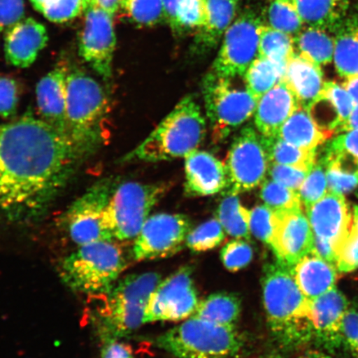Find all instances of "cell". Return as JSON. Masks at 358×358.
<instances>
[{"mask_svg":"<svg viewBox=\"0 0 358 358\" xmlns=\"http://www.w3.org/2000/svg\"><path fill=\"white\" fill-rule=\"evenodd\" d=\"M82 159L69 138L32 114L0 123V216L13 222L41 216Z\"/></svg>","mask_w":358,"mask_h":358,"instance_id":"obj_1","label":"cell"},{"mask_svg":"<svg viewBox=\"0 0 358 358\" xmlns=\"http://www.w3.org/2000/svg\"><path fill=\"white\" fill-rule=\"evenodd\" d=\"M263 303L267 323L280 345L294 348L313 338L310 302L295 281L289 268L268 263L262 276Z\"/></svg>","mask_w":358,"mask_h":358,"instance_id":"obj_2","label":"cell"},{"mask_svg":"<svg viewBox=\"0 0 358 358\" xmlns=\"http://www.w3.org/2000/svg\"><path fill=\"white\" fill-rule=\"evenodd\" d=\"M110 113L105 89L84 71L74 69L67 76V137L83 159L100 149L108 138Z\"/></svg>","mask_w":358,"mask_h":358,"instance_id":"obj_3","label":"cell"},{"mask_svg":"<svg viewBox=\"0 0 358 358\" xmlns=\"http://www.w3.org/2000/svg\"><path fill=\"white\" fill-rule=\"evenodd\" d=\"M207 131L201 107L187 96L178 103L141 144L122 162H159L189 155L198 150Z\"/></svg>","mask_w":358,"mask_h":358,"instance_id":"obj_4","label":"cell"},{"mask_svg":"<svg viewBox=\"0 0 358 358\" xmlns=\"http://www.w3.org/2000/svg\"><path fill=\"white\" fill-rule=\"evenodd\" d=\"M127 268L123 252L113 241L80 245L60 267L64 283L75 292L107 294Z\"/></svg>","mask_w":358,"mask_h":358,"instance_id":"obj_5","label":"cell"},{"mask_svg":"<svg viewBox=\"0 0 358 358\" xmlns=\"http://www.w3.org/2000/svg\"><path fill=\"white\" fill-rule=\"evenodd\" d=\"M160 281L159 273L151 271L129 275L115 283L99 312L102 338L118 339L145 324L148 303Z\"/></svg>","mask_w":358,"mask_h":358,"instance_id":"obj_6","label":"cell"},{"mask_svg":"<svg viewBox=\"0 0 358 358\" xmlns=\"http://www.w3.org/2000/svg\"><path fill=\"white\" fill-rule=\"evenodd\" d=\"M157 345L178 358H226L239 353L243 339L236 328L192 316L156 340Z\"/></svg>","mask_w":358,"mask_h":358,"instance_id":"obj_7","label":"cell"},{"mask_svg":"<svg viewBox=\"0 0 358 358\" xmlns=\"http://www.w3.org/2000/svg\"><path fill=\"white\" fill-rule=\"evenodd\" d=\"M166 187L161 183L136 182L116 186L103 218L105 229L112 240L136 239Z\"/></svg>","mask_w":358,"mask_h":358,"instance_id":"obj_8","label":"cell"},{"mask_svg":"<svg viewBox=\"0 0 358 358\" xmlns=\"http://www.w3.org/2000/svg\"><path fill=\"white\" fill-rule=\"evenodd\" d=\"M232 79L210 73L203 80L206 110L214 140L220 141L252 117L257 101L248 88L235 87Z\"/></svg>","mask_w":358,"mask_h":358,"instance_id":"obj_9","label":"cell"},{"mask_svg":"<svg viewBox=\"0 0 358 358\" xmlns=\"http://www.w3.org/2000/svg\"><path fill=\"white\" fill-rule=\"evenodd\" d=\"M270 164L262 134L250 125L241 129L226 159L229 192L238 194L262 185Z\"/></svg>","mask_w":358,"mask_h":358,"instance_id":"obj_10","label":"cell"},{"mask_svg":"<svg viewBox=\"0 0 358 358\" xmlns=\"http://www.w3.org/2000/svg\"><path fill=\"white\" fill-rule=\"evenodd\" d=\"M306 214L315 236L313 250L335 266L338 248L352 226V213L345 196L329 191L306 209Z\"/></svg>","mask_w":358,"mask_h":358,"instance_id":"obj_11","label":"cell"},{"mask_svg":"<svg viewBox=\"0 0 358 358\" xmlns=\"http://www.w3.org/2000/svg\"><path fill=\"white\" fill-rule=\"evenodd\" d=\"M262 24L252 11H246L237 17L223 36L212 73L225 78L244 77L249 66L259 57Z\"/></svg>","mask_w":358,"mask_h":358,"instance_id":"obj_12","label":"cell"},{"mask_svg":"<svg viewBox=\"0 0 358 358\" xmlns=\"http://www.w3.org/2000/svg\"><path fill=\"white\" fill-rule=\"evenodd\" d=\"M116 186L117 183L113 178L101 179L66 210L64 222L75 243L83 245L113 241L105 229L103 218Z\"/></svg>","mask_w":358,"mask_h":358,"instance_id":"obj_13","label":"cell"},{"mask_svg":"<svg viewBox=\"0 0 358 358\" xmlns=\"http://www.w3.org/2000/svg\"><path fill=\"white\" fill-rule=\"evenodd\" d=\"M192 273L191 267L183 266L160 281L148 303L145 324L179 322L194 315L199 301Z\"/></svg>","mask_w":358,"mask_h":358,"instance_id":"obj_14","label":"cell"},{"mask_svg":"<svg viewBox=\"0 0 358 358\" xmlns=\"http://www.w3.org/2000/svg\"><path fill=\"white\" fill-rule=\"evenodd\" d=\"M191 231V221L183 214L159 213L149 217L134 239L136 262L167 258L181 250Z\"/></svg>","mask_w":358,"mask_h":358,"instance_id":"obj_15","label":"cell"},{"mask_svg":"<svg viewBox=\"0 0 358 358\" xmlns=\"http://www.w3.org/2000/svg\"><path fill=\"white\" fill-rule=\"evenodd\" d=\"M115 48L113 16L96 7L88 6L79 35V55L106 83L113 78Z\"/></svg>","mask_w":358,"mask_h":358,"instance_id":"obj_16","label":"cell"},{"mask_svg":"<svg viewBox=\"0 0 358 358\" xmlns=\"http://www.w3.org/2000/svg\"><path fill=\"white\" fill-rule=\"evenodd\" d=\"M275 227L271 248L277 261L290 270L315 250V236L303 209L275 212Z\"/></svg>","mask_w":358,"mask_h":358,"instance_id":"obj_17","label":"cell"},{"mask_svg":"<svg viewBox=\"0 0 358 358\" xmlns=\"http://www.w3.org/2000/svg\"><path fill=\"white\" fill-rule=\"evenodd\" d=\"M349 303L345 295L336 287L310 302L313 338L331 353L345 346L343 322Z\"/></svg>","mask_w":358,"mask_h":358,"instance_id":"obj_18","label":"cell"},{"mask_svg":"<svg viewBox=\"0 0 358 358\" xmlns=\"http://www.w3.org/2000/svg\"><path fill=\"white\" fill-rule=\"evenodd\" d=\"M48 42V31L45 26L33 17H24L4 34L6 61L13 66L26 69L37 59Z\"/></svg>","mask_w":358,"mask_h":358,"instance_id":"obj_19","label":"cell"},{"mask_svg":"<svg viewBox=\"0 0 358 358\" xmlns=\"http://www.w3.org/2000/svg\"><path fill=\"white\" fill-rule=\"evenodd\" d=\"M69 71L66 66L58 65L44 76L36 87L38 108L42 120L67 138L66 97Z\"/></svg>","mask_w":358,"mask_h":358,"instance_id":"obj_20","label":"cell"},{"mask_svg":"<svg viewBox=\"0 0 358 358\" xmlns=\"http://www.w3.org/2000/svg\"><path fill=\"white\" fill-rule=\"evenodd\" d=\"M185 194L204 196L228 187L225 164L208 152L194 150L185 157Z\"/></svg>","mask_w":358,"mask_h":358,"instance_id":"obj_21","label":"cell"},{"mask_svg":"<svg viewBox=\"0 0 358 358\" xmlns=\"http://www.w3.org/2000/svg\"><path fill=\"white\" fill-rule=\"evenodd\" d=\"M299 102L285 80L257 101L255 124L264 136H277L282 125L297 110Z\"/></svg>","mask_w":358,"mask_h":358,"instance_id":"obj_22","label":"cell"},{"mask_svg":"<svg viewBox=\"0 0 358 358\" xmlns=\"http://www.w3.org/2000/svg\"><path fill=\"white\" fill-rule=\"evenodd\" d=\"M284 80L306 110L321 96L325 84L321 66L296 52L288 62Z\"/></svg>","mask_w":358,"mask_h":358,"instance_id":"obj_23","label":"cell"},{"mask_svg":"<svg viewBox=\"0 0 358 358\" xmlns=\"http://www.w3.org/2000/svg\"><path fill=\"white\" fill-rule=\"evenodd\" d=\"M302 293L313 301L336 287L337 268L315 250L306 255L290 268Z\"/></svg>","mask_w":358,"mask_h":358,"instance_id":"obj_24","label":"cell"},{"mask_svg":"<svg viewBox=\"0 0 358 358\" xmlns=\"http://www.w3.org/2000/svg\"><path fill=\"white\" fill-rule=\"evenodd\" d=\"M206 22L199 30L195 47L205 52L217 47L235 19L237 0H205Z\"/></svg>","mask_w":358,"mask_h":358,"instance_id":"obj_25","label":"cell"},{"mask_svg":"<svg viewBox=\"0 0 358 358\" xmlns=\"http://www.w3.org/2000/svg\"><path fill=\"white\" fill-rule=\"evenodd\" d=\"M334 62L343 78L358 76V13H348L335 31Z\"/></svg>","mask_w":358,"mask_h":358,"instance_id":"obj_26","label":"cell"},{"mask_svg":"<svg viewBox=\"0 0 358 358\" xmlns=\"http://www.w3.org/2000/svg\"><path fill=\"white\" fill-rule=\"evenodd\" d=\"M304 25L335 33L348 15V0H294Z\"/></svg>","mask_w":358,"mask_h":358,"instance_id":"obj_27","label":"cell"},{"mask_svg":"<svg viewBox=\"0 0 358 358\" xmlns=\"http://www.w3.org/2000/svg\"><path fill=\"white\" fill-rule=\"evenodd\" d=\"M277 136L291 145L307 150H316L332 134L319 127L308 110L299 107L282 125Z\"/></svg>","mask_w":358,"mask_h":358,"instance_id":"obj_28","label":"cell"},{"mask_svg":"<svg viewBox=\"0 0 358 358\" xmlns=\"http://www.w3.org/2000/svg\"><path fill=\"white\" fill-rule=\"evenodd\" d=\"M326 161L329 190L346 194L358 186V159L346 151L327 150Z\"/></svg>","mask_w":358,"mask_h":358,"instance_id":"obj_29","label":"cell"},{"mask_svg":"<svg viewBox=\"0 0 358 358\" xmlns=\"http://www.w3.org/2000/svg\"><path fill=\"white\" fill-rule=\"evenodd\" d=\"M241 311V301L236 294L216 293L200 301L192 316L214 324L236 328Z\"/></svg>","mask_w":358,"mask_h":358,"instance_id":"obj_30","label":"cell"},{"mask_svg":"<svg viewBox=\"0 0 358 358\" xmlns=\"http://www.w3.org/2000/svg\"><path fill=\"white\" fill-rule=\"evenodd\" d=\"M294 48L298 55L320 66L334 61V38L325 30L313 27L303 29L294 37Z\"/></svg>","mask_w":358,"mask_h":358,"instance_id":"obj_31","label":"cell"},{"mask_svg":"<svg viewBox=\"0 0 358 358\" xmlns=\"http://www.w3.org/2000/svg\"><path fill=\"white\" fill-rule=\"evenodd\" d=\"M262 138L270 163L287 165L308 172L316 163V150L303 149L291 145L278 136H264L262 134Z\"/></svg>","mask_w":358,"mask_h":358,"instance_id":"obj_32","label":"cell"},{"mask_svg":"<svg viewBox=\"0 0 358 358\" xmlns=\"http://www.w3.org/2000/svg\"><path fill=\"white\" fill-rule=\"evenodd\" d=\"M287 66L258 57L244 75L248 92L257 101L284 80Z\"/></svg>","mask_w":358,"mask_h":358,"instance_id":"obj_33","label":"cell"},{"mask_svg":"<svg viewBox=\"0 0 358 358\" xmlns=\"http://www.w3.org/2000/svg\"><path fill=\"white\" fill-rule=\"evenodd\" d=\"M217 216L228 235L236 239L250 240V210L241 205L237 194L228 192L219 205Z\"/></svg>","mask_w":358,"mask_h":358,"instance_id":"obj_34","label":"cell"},{"mask_svg":"<svg viewBox=\"0 0 358 358\" xmlns=\"http://www.w3.org/2000/svg\"><path fill=\"white\" fill-rule=\"evenodd\" d=\"M295 53L294 37L262 24L259 32V57L287 66Z\"/></svg>","mask_w":358,"mask_h":358,"instance_id":"obj_35","label":"cell"},{"mask_svg":"<svg viewBox=\"0 0 358 358\" xmlns=\"http://www.w3.org/2000/svg\"><path fill=\"white\" fill-rule=\"evenodd\" d=\"M266 20L271 28L293 37L304 25L294 0H272L267 7Z\"/></svg>","mask_w":358,"mask_h":358,"instance_id":"obj_36","label":"cell"},{"mask_svg":"<svg viewBox=\"0 0 358 358\" xmlns=\"http://www.w3.org/2000/svg\"><path fill=\"white\" fill-rule=\"evenodd\" d=\"M264 203L275 212L290 211L302 208L299 191L280 185L271 178L262 183L261 194Z\"/></svg>","mask_w":358,"mask_h":358,"instance_id":"obj_37","label":"cell"},{"mask_svg":"<svg viewBox=\"0 0 358 358\" xmlns=\"http://www.w3.org/2000/svg\"><path fill=\"white\" fill-rule=\"evenodd\" d=\"M326 161L323 158L316 161L299 189V196L306 209L310 208L329 192Z\"/></svg>","mask_w":358,"mask_h":358,"instance_id":"obj_38","label":"cell"},{"mask_svg":"<svg viewBox=\"0 0 358 358\" xmlns=\"http://www.w3.org/2000/svg\"><path fill=\"white\" fill-rule=\"evenodd\" d=\"M225 232L217 219H211L190 231L186 245L194 252H208L222 243L225 240Z\"/></svg>","mask_w":358,"mask_h":358,"instance_id":"obj_39","label":"cell"},{"mask_svg":"<svg viewBox=\"0 0 358 358\" xmlns=\"http://www.w3.org/2000/svg\"><path fill=\"white\" fill-rule=\"evenodd\" d=\"M122 8L138 25L153 26L165 20L163 0H123Z\"/></svg>","mask_w":358,"mask_h":358,"instance_id":"obj_40","label":"cell"},{"mask_svg":"<svg viewBox=\"0 0 358 358\" xmlns=\"http://www.w3.org/2000/svg\"><path fill=\"white\" fill-rule=\"evenodd\" d=\"M250 234L262 243L271 245L275 227V213L266 205H259L250 210Z\"/></svg>","mask_w":358,"mask_h":358,"instance_id":"obj_41","label":"cell"},{"mask_svg":"<svg viewBox=\"0 0 358 358\" xmlns=\"http://www.w3.org/2000/svg\"><path fill=\"white\" fill-rule=\"evenodd\" d=\"M253 249L244 239L231 241L221 250V259L227 271L236 272L248 266L253 259Z\"/></svg>","mask_w":358,"mask_h":358,"instance_id":"obj_42","label":"cell"},{"mask_svg":"<svg viewBox=\"0 0 358 358\" xmlns=\"http://www.w3.org/2000/svg\"><path fill=\"white\" fill-rule=\"evenodd\" d=\"M87 0H53L42 15L49 21L62 24L76 19L87 8Z\"/></svg>","mask_w":358,"mask_h":358,"instance_id":"obj_43","label":"cell"},{"mask_svg":"<svg viewBox=\"0 0 358 358\" xmlns=\"http://www.w3.org/2000/svg\"><path fill=\"white\" fill-rule=\"evenodd\" d=\"M206 22L205 0H187L178 13L173 30L177 32L201 29Z\"/></svg>","mask_w":358,"mask_h":358,"instance_id":"obj_44","label":"cell"},{"mask_svg":"<svg viewBox=\"0 0 358 358\" xmlns=\"http://www.w3.org/2000/svg\"><path fill=\"white\" fill-rule=\"evenodd\" d=\"M335 266L340 273H350L358 268V231L353 225L338 248Z\"/></svg>","mask_w":358,"mask_h":358,"instance_id":"obj_45","label":"cell"},{"mask_svg":"<svg viewBox=\"0 0 358 358\" xmlns=\"http://www.w3.org/2000/svg\"><path fill=\"white\" fill-rule=\"evenodd\" d=\"M323 94L334 103L337 108L343 125L347 122L355 107V103L350 94L343 87V85L334 82H325Z\"/></svg>","mask_w":358,"mask_h":358,"instance_id":"obj_46","label":"cell"},{"mask_svg":"<svg viewBox=\"0 0 358 358\" xmlns=\"http://www.w3.org/2000/svg\"><path fill=\"white\" fill-rule=\"evenodd\" d=\"M306 170L277 164H270L268 176L280 185L299 191L308 173Z\"/></svg>","mask_w":358,"mask_h":358,"instance_id":"obj_47","label":"cell"},{"mask_svg":"<svg viewBox=\"0 0 358 358\" xmlns=\"http://www.w3.org/2000/svg\"><path fill=\"white\" fill-rule=\"evenodd\" d=\"M19 104V87L15 79L0 76V117L12 118Z\"/></svg>","mask_w":358,"mask_h":358,"instance_id":"obj_48","label":"cell"},{"mask_svg":"<svg viewBox=\"0 0 358 358\" xmlns=\"http://www.w3.org/2000/svg\"><path fill=\"white\" fill-rule=\"evenodd\" d=\"M24 17V0H0V34Z\"/></svg>","mask_w":358,"mask_h":358,"instance_id":"obj_49","label":"cell"},{"mask_svg":"<svg viewBox=\"0 0 358 358\" xmlns=\"http://www.w3.org/2000/svg\"><path fill=\"white\" fill-rule=\"evenodd\" d=\"M328 150L346 151L358 159V129L344 131L336 136L327 148Z\"/></svg>","mask_w":358,"mask_h":358,"instance_id":"obj_50","label":"cell"},{"mask_svg":"<svg viewBox=\"0 0 358 358\" xmlns=\"http://www.w3.org/2000/svg\"><path fill=\"white\" fill-rule=\"evenodd\" d=\"M101 358H134L132 348L118 339L105 340Z\"/></svg>","mask_w":358,"mask_h":358,"instance_id":"obj_51","label":"cell"},{"mask_svg":"<svg viewBox=\"0 0 358 358\" xmlns=\"http://www.w3.org/2000/svg\"><path fill=\"white\" fill-rule=\"evenodd\" d=\"M187 1V0H163L165 20L168 21L173 29L176 24L179 11Z\"/></svg>","mask_w":358,"mask_h":358,"instance_id":"obj_52","label":"cell"},{"mask_svg":"<svg viewBox=\"0 0 358 358\" xmlns=\"http://www.w3.org/2000/svg\"><path fill=\"white\" fill-rule=\"evenodd\" d=\"M88 6H94L114 16L122 8L123 0H87Z\"/></svg>","mask_w":358,"mask_h":358,"instance_id":"obj_53","label":"cell"},{"mask_svg":"<svg viewBox=\"0 0 358 358\" xmlns=\"http://www.w3.org/2000/svg\"><path fill=\"white\" fill-rule=\"evenodd\" d=\"M352 129H358V104L353 109L352 114L349 116L348 120L339 129L338 132H344L352 131Z\"/></svg>","mask_w":358,"mask_h":358,"instance_id":"obj_54","label":"cell"},{"mask_svg":"<svg viewBox=\"0 0 358 358\" xmlns=\"http://www.w3.org/2000/svg\"><path fill=\"white\" fill-rule=\"evenodd\" d=\"M299 358H333L332 357L329 356V355H327V353H324L323 352L320 351H308L306 352H304L303 355Z\"/></svg>","mask_w":358,"mask_h":358,"instance_id":"obj_55","label":"cell"},{"mask_svg":"<svg viewBox=\"0 0 358 358\" xmlns=\"http://www.w3.org/2000/svg\"><path fill=\"white\" fill-rule=\"evenodd\" d=\"M32 3L34 8L39 13H43L44 8H46L49 3H51L53 0H30Z\"/></svg>","mask_w":358,"mask_h":358,"instance_id":"obj_56","label":"cell"},{"mask_svg":"<svg viewBox=\"0 0 358 358\" xmlns=\"http://www.w3.org/2000/svg\"><path fill=\"white\" fill-rule=\"evenodd\" d=\"M348 348L350 350L353 357L358 358V335L351 344H349Z\"/></svg>","mask_w":358,"mask_h":358,"instance_id":"obj_57","label":"cell"},{"mask_svg":"<svg viewBox=\"0 0 358 358\" xmlns=\"http://www.w3.org/2000/svg\"><path fill=\"white\" fill-rule=\"evenodd\" d=\"M352 225L358 231V205H355L352 209Z\"/></svg>","mask_w":358,"mask_h":358,"instance_id":"obj_58","label":"cell"},{"mask_svg":"<svg viewBox=\"0 0 358 358\" xmlns=\"http://www.w3.org/2000/svg\"><path fill=\"white\" fill-rule=\"evenodd\" d=\"M264 358H285V357H284L283 356H281L280 355H271L266 356V357H264Z\"/></svg>","mask_w":358,"mask_h":358,"instance_id":"obj_59","label":"cell"}]
</instances>
